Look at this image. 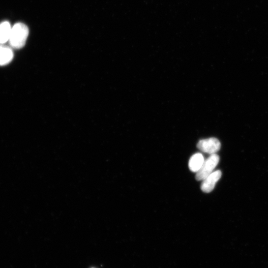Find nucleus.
<instances>
[{"label": "nucleus", "instance_id": "2", "mask_svg": "<svg viewBox=\"0 0 268 268\" xmlns=\"http://www.w3.org/2000/svg\"><path fill=\"white\" fill-rule=\"evenodd\" d=\"M220 157L216 154H210L205 160V162L201 169L197 173L196 179L198 181L203 180L210 175L219 163Z\"/></svg>", "mask_w": 268, "mask_h": 268}, {"label": "nucleus", "instance_id": "1", "mask_svg": "<svg viewBox=\"0 0 268 268\" xmlns=\"http://www.w3.org/2000/svg\"><path fill=\"white\" fill-rule=\"evenodd\" d=\"M29 34L28 27L23 23H17L12 28L9 40L11 47L15 49L23 48Z\"/></svg>", "mask_w": 268, "mask_h": 268}, {"label": "nucleus", "instance_id": "7", "mask_svg": "<svg viewBox=\"0 0 268 268\" xmlns=\"http://www.w3.org/2000/svg\"><path fill=\"white\" fill-rule=\"evenodd\" d=\"M11 30L12 28L8 22L0 24V43L4 44L9 41Z\"/></svg>", "mask_w": 268, "mask_h": 268}, {"label": "nucleus", "instance_id": "5", "mask_svg": "<svg viewBox=\"0 0 268 268\" xmlns=\"http://www.w3.org/2000/svg\"><path fill=\"white\" fill-rule=\"evenodd\" d=\"M205 159L202 154L197 153L193 155L189 161V168L193 173H197L203 166Z\"/></svg>", "mask_w": 268, "mask_h": 268}, {"label": "nucleus", "instance_id": "3", "mask_svg": "<svg viewBox=\"0 0 268 268\" xmlns=\"http://www.w3.org/2000/svg\"><path fill=\"white\" fill-rule=\"evenodd\" d=\"M221 147L220 141L215 138L201 140L197 144L198 149L209 154L216 153L220 149Z\"/></svg>", "mask_w": 268, "mask_h": 268}, {"label": "nucleus", "instance_id": "4", "mask_svg": "<svg viewBox=\"0 0 268 268\" xmlns=\"http://www.w3.org/2000/svg\"><path fill=\"white\" fill-rule=\"evenodd\" d=\"M222 175V172L220 171L212 172L203 180L201 186L202 191L206 193L211 192L215 187L216 183L221 179Z\"/></svg>", "mask_w": 268, "mask_h": 268}, {"label": "nucleus", "instance_id": "6", "mask_svg": "<svg viewBox=\"0 0 268 268\" xmlns=\"http://www.w3.org/2000/svg\"><path fill=\"white\" fill-rule=\"evenodd\" d=\"M13 57L14 54L11 48L0 46V65L4 66L9 64Z\"/></svg>", "mask_w": 268, "mask_h": 268}]
</instances>
